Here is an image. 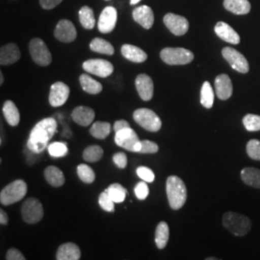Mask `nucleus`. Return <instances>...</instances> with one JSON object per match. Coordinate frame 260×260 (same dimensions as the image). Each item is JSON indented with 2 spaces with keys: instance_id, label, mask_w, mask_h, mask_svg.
Returning <instances> with one entry per match:
<instances>
[{
  "instance_id": "obj_1",
  "label": "nucleus",
  "mask_w": 260,
  "mask_h": 260,
  "mask_svg": "<svg viewBox=\"0 0 260 260\" xmlns=\"http://www.w3.org/2000/svg\"><path fill=\"white\" fill-rule=\"evenodd\" d=\"M57 130V121L53 118H46L33 127L27 141L31 152L41 153L48 147V143Z\"/></svg>"
},
{
  "instance_id": "obj_2",
  "label": "nucleus",
  "mask_w": 260,
  "mask_h": 260,
  "mask_svg": "<svg viewBox=\"0 0 260 260\" xmlns=\"http://www.w3.org/2000/svg\"><path fill=\"white\" fill-rule=\"evenodd\" d=\"M166 192H167L169 205L172 209L178 210L185 205L187 200V189L185 183L180 177L177 176H171L167 178L166 182Z\"/></svg>"
},
{
  "instance_id": "obj_3",
  "label": "nucleus",
  "mask_w": 260,
  "mask_h": 260,
  "mask_svg": "<svg viewBox=\"0 0 260 260\" xmlns=\"http://www.w3.org/2000/svg\"><path fill=\"white\" fill-rule=\"evenodd\" d=\"M223 226L236 236H244L251 231V220L241 214L226 212L223 217Z\"/></svg>"
},
{
  "instance_id": "obj_4",
  "label": "nucleus",
  "mask_w": 260,
  "mask_h": 260,
  "mask_svg": "<svg viewBox=\"0 0 260 260\" xmlns=\"http://www.w3.org/2000/svg\"><path fill=\"white\" fill-rule=\"evenodd\" d=\"M27 194V184L21 179H17L4 187L0 193V203L11 205L21 201Z\"/></svg>"
},
{
  "instance_id": "obj_5",
  "label": "nucleus",
  "mask_w": 260,
  "mask_h": 260,
  "mask_svg": "<svg viewBox=\"0 0 260 260\" xmlns=\"http://www.w3.org/2000/svg\"><path fill=\"white\" fill-rule=\"evenodd\" d=\"M160 57L168 65H187L194 60V54L183 47H166L160 52Z\"/></svg>"
},
{
  "instance_id": "obj_6",
  "label": "nucleus",
  "mask_w": 260,
  "mask_h": 260,
  "mask_svg": "<svg viewBox=\"0 0 260 260\" xmlns=\"http://www.w3.org/2000/svg\"><path fill=\"white\" fill-rule=\"evenodd\" d=\"M133 119L141 127L149 132H157L162 126V121L155 112L148 108H139L133 113Z\"/></svg>"
},
{
  "instance_id": "obj_7",
  "label": "nucleus",
  "mask_w": 260,
  "mask_h": 260,
  "mask_svg": "<svg viewBox=\"0 0 260 260\" xmlns=\"http://www.w3.org/2000/svg\"><path fill=\"white\" fill-rule=\"evenodd\" d=\"M29 52L32 60L39 66L47 67L52 61V56L46 43L40 39L34 38L29 43Z\"/></svg>"
},
{
  "instance_id": "obj_8",
  "label": "nucleus",
  "mask_w": 260,
  "mask_h": 260,
  "mask_svg": "<svg viewBox=\"0 0 260 260\" xmlns=\"http://www.w3.org/2000/svg\"><path fill=\"white\" fill-rule=\"evenodd\" d=\"M115 143L122 149L132 152H139L142 147V142L137 133L131 127H126L116 132Z\"/></svg>"
},
{
  "instance_id": "obj_9",
  "label": "nucleus",
  "mask_w": 260,
  "mask_h": 260,
  "mask_svg": "<svg viewBox=\"0 0 260 260\" xmlns=\"http://www.w3.org/2000/svg\"><path fill=\"white\" fill-rule=\"evenodd\" d=\"M21 216L25 223H37L44 217V207L36 198H29L21 206Z\"/></svg>"
},
{
  "instance_id": "obj_10",
  "label": "nucleus",
  "mask_w": 260,
  "mask_h": 260,
  "mask_svg": "<svg viewBox=\"0 0 260 260\" xmlns=\"http://www.w3.org/2000/svg\"><path fill=\"white\" fill-rule=\"evenodd\" d=\"M223 57L225 61L231 65L233 70L238 73L247 74L250 71V66L245 58V56L241 54L239 51L234 49L233 47H223L222 50Z\"/></svg>"
},
{
  "instance_id": "obj_11",
  "label": "nucleus",
  "mask_w": 260,
  "mask_h": 260,
  "mask_svg": "<svg viewBox=\"0 0 260 260\" xmlns=\"http://www.w3.org/2000/svg\"><path fill=\"white\" fill-rule=\"evenodd\" d=\"M82 68L85 72L103 78L108 77L114 72V66L104 59L87 60L84 62Z\"/></svg>"
},
{
  "instance_id": "obj_12",
  "label": "nucleus",
  "mask_w": 260,
  "mask_h": 260,
  "mask_svg": "<svg viewBox=\"0 0 260 260\" xmlns=\"http://www.w3.org/2000/svg\"><path fill=\"white\" fill-rule=\"evenodd\" d=\"M163 20L166 27L176 36H183L189 30V21L182 16L168 13Z\"/></svg>"
},
{
  "instance_id": "obj_13",
  "label": "nucleus",
  "mask_w": 260,
  "mask_h": 260,
  "mask_svg": "<svg viewBox=\"0 0 260 260\" xmlns=\"http://www.w3.org/2000/svg\"><path fill=\"white\" fill-rule=\"evenodd\" d=\"M71 93L70 87L61 81H58L50 87L48 101L52 107H60L65 104Z\"/></svg>"
},
{
  "instance_id": "obj_14",
  "label": "nucleus",
  "mask_w": 260,
  "mask_h": 260,
  "mask_svg": "<svg viewBox=\"0 0 260 260\" xmlns=\"http://www.w3.org/2000/svg\"><path fill=\"white\" fill-rule=\"evenodd\" d=\"M118 19V12L117 9L113 6H107L103 10L99 22H98V28L100 32L103 34L110 33L116 26Z\"/></svg>"
},
{
  "instance_id": "obj_15",
  "label": "nucleus",
  "mask_w": 260,
  "mask_h": 260,
  "mask_svg": "<svg viewBox=\"0 0 260 260\" xmlns=\"http://www.w3.org/2000/svg\"><path fill=\"white\" fill-rule=\"evenodd\" d=\"M54 36L62 43H72L76 39L77 32L72 21L68 19H61L56 25Z\"/></svg>"
},
{
  "instance_id": "obj_16",
  "label": "nucleus",
  "mask_w": 260,
  "mask_h": 260,
  "mask_svg": "<svg viewBox=\"0 0 260 260\" xmlns=\"http://www.w3.org/2000/svg\"><path fill=\"white\" fill-rule=\"evenodd\" d=\"M136 90L144 102H149L153 96V81L146 74H141L135 79Z\"/></svg>"
},
{
  "instance_id": "obj_17",
  "label": "nucleus",
  "mask_w": 260,
  "mask_h": 260,
  "mask_svg": "<svg viewBox=\"0 0 260 260\" xmlns=\"http://www.w3.org/2000/svg\"><path fill=\"white\" fill-rule=\"evenodd\" d=\"M215 92L221 101H226L233 95V82L229 75H220L216 77Z\"/></svg>"
},
{
  "instance_id": "obj_18",
  "label": "nucleus",
  "mask_w": 260,
  "mask_h": 260,
  "mask_svg": "<svg viewBox=\"0 0 260 260\" xmlns=\"http://www.w3.org/2000/svg\"><path fill=\"white\" fill-rule=\"evenodd\" d=\"M133 19L145 29H150L154 22V15L152 10L147 5L139 6L132 12Z\"/></svg>"
},
{
  "instance_id": "obj_19",
  "label": "nucleus",
  "mask_w": 260,
  "mask_h": 260,
  "mask_svg": "<svg viewBox=\"0 0 260 260\" xmlns=\"http://www.w3.org/2000/svg\"><path fill=\"white\" fill-rule=\"evenodd\" d=\"M215 33L224 42L232 45H238L240 43V36L231 25L223 21H219L215 25Z\"/></svg>"
},
{
  "instance_id": "obj_20",
  "label": "nucleus",
  "mask_w": 260,
  "mask_h": 260,
  "mask_svg": "<svg viewBox=\"0 0 260 260\" xmlns=\"http://www.w3.org/2000/svg\"><path fill=\"white\" fill-rule=\"evenodd\" d=\"M80 258L81 251L79 247L75 243L69 242L61 245L56 252L57 260H78Z\"/></svg>"
},
{
  "instance_id": "obj_21",
  "label": "nucleus",
  "mask_w": 260,
  "mask_h": 260,
  "mask_svg": "<svg viewBox=\"0 0 260 260\" xmlns=\"http://www.w3.org/2000/svg\"><path fill=\"white\" fill-rule=\"evenodd\" d=\"M20 58V51L16 44H7L0 49V64L12 65L18 62Z\"/></svg>"
},
{
  "instance_id": "obj_22",
  "label": "nucleus",
  "mask_w": 260,
  "mask_h": 260,
  "mask_svg": "<svg viewBox=\"0 0 260 260\" xmlns=\"http://www.w3.org/2000/svg\"><path fill=\"white\" fill-rule=\"evenodd\" d=\"M95 113L92 108L86 106H77L72 112V118L74 121L81 126H88L93 122Z\"/></svg>"
},
{
  "instance_id": "obj_23",
  "label": "nucleus",
  "mask_w": 260,
  "mask_h": 260,
  "mask_svg": "<svg viewBox=\"0 0 260 260\" xmlns=\"http://www.w3.org/2000/svg\"><path fill=\"white\" fill-rule=\"evenodd\" d=\"M121 54L133 63H143L148 59V54L140 47L132 45H123L121 47Z\"/></svg>"
},
{
  "instance_id": "obj_24",
  "label": "nucleus",
  "mask_w": 260,
  "mask_h": 260,
  "mask_svg": "<svg viewBox=\"0 0 260 260\" xmlns=\"http://www.w3.org/2000/svg\"><path fill=\"white\" fill-rule=\"evenodd\" d=\"M223 7L234 15H246L251 11L248 0H223Z\"/></svg>"
},
{
  "instance_id": "obj_25",
  "label": "nucleus",
  "mask_w": 260,
  "mask_h": 260,
  "mask_svg": "<svg viewBox=\"0 0 260 260\" xmlns=\"http://www.w3.org/2000/svg\"><path fill=\"white\" fill-rule=\"evenodd\" d=\"M2 112L5 120L10 125L17 126L19 124L20 121V114L18 107L12 101H6L4 103L2 107Z\"/></svg>"
},
{
  "instance_id": "obj_26",
  "label": "nucleus",
  "mask_w": 260,
  "mask_h": 260,
  "mask_svg": "<svg viewBox=\"0 0 260 260\" xmlns=\"http://www.w3.org/2000/svg\"><path fill=\"white\" fill-rule=\"evenodd\" d=\"M44 175L48 184H50L52 187H61L65 183V176L63 172L58 167L48 166L46 168Z\"/></svg>"
},
{
  "instance_id": "obj_27",
  "label": "nucleus",
  "mask_w": 260,
  "mask_h": 260,
  "mask_svg": "<svg viewBox=\"0 0 260 260\" xmlns=\"http://www.w3.org/2000/svg\"><path fill=\"white\" fill-rule=\"evenodd\" d=\"M241 178L247 185L260 188V170L256 168H245L241 171Z\"/></svg>"
},
{
  "instance_id": "obj_28",
  "label": "nucleus",
  "mask_w": 260,
  "mask_h": 260,
  "mask_svg": "<svg viewBox=\"0 0 260 260\" xmlns=\"http://www.w3.org/2000/svg\"><path fill=\"white\" fill-rule=\"evenodd\" d=\"M79 82L86 93L98 94L103 91V85L86 74L80 75Z\"/></svg>"
},
{
  "instance_id": "obj_29",
  "label": "nucleus",
  "mask_w": 260,
  "mask_h": 260,
  "mask_svg": "<svg viewBox=\"0 0 260 260\" xmlns=\"http://www.w3.org/2000/svg\"><path fill=\"white\" fill-rule=\"evenodd\" d=\"M170 237V230L166 222H160L155 230V244L159 250H163L167 246Z\"/></svg>"
},
{
  "instance_id": "obj_30",
  "label": "nucleus",
  "mask_w": 260,
  "mask_h": 260,
  "mask_svg": "<svg viewBox=\"0 0 260 260\" xmlns=\"http://www.w3.org/2000/svg\"><path fill=\"white\" fill-rule=\"evenodd\" d=\"M90 48L94 52L105 54V55H113L115 52L114 47L111 44L102 38H94L90 43Z\"/></svg>"
},
{
  "instance_id": "obj_31",
  "label": "nucleus",
  "mask_w": 260,
  "mask_h": 260,
  "mask_svg": "<svg viewBox=\"0 0 260 260\" xmlns=\"http://www.w3.org/2000/svg\"><path fill=\"white\" fill-rule=\"evenodd\" d=\"M111 132V124L106 121H95L90 128L91 135L96 139L104 140Z\"/></svg>"
},
{
  "instance_id": "obj_32",
  "label": "nucleus",
  "mask_w": 260,
  "mask_h": 260,
  "mask_svg": "<svg viewBox=\"0 0 260 260\" xmlns=\"http://www.w3.org/2000/svg\"><path fill=\"white\" fill-rule=\"evenodd\" d=\"M79 20L81 25L85 29H93L95 25V19L93 15V11L89 6H83L79 10Z\"/></svg>"
},
{
  "instance_id": "obj_33",
  "label": "nucleus",
  "mask_w": 260,
  "mask_h": 260,
  "mask_svg": "<svg viewBox=\"0 0 260 260\" xmlns=\"http://www.w3.org/2000/svg\"><path fill=\"white\" fill-rule=\"evenodd\" d=\"M201 103L205 108H207V109H210L213 106V89H212L211 84L209 83L208 81H205V83L203 84V87L201 90Z\"/></svg>"
},
{
  "instance_id": "obj_34",
  "label": "nucleus",
  "mask_w": 260,
  "mask_h": 260,
  "mask_svg": "<svg viewBox=\"0 0 260 260\" xmlns=\"http://www.w3.org/2000/svg\"><path fill=\"white\" fill-rule=\"evenodd\" d=\"M105 191L109 194L115 203L119 204L122 203L125 200L126 195H128V191L119 183H113Z\"/></svg>"
},
{
  "instance_id": "obj_35",
  "label": "nucleus",
  "mask_w": 260,
  "mask_h": 260,
  "mask_svg": "<svg viewBox=\"0 0 260 260\" xmlns=\"http://www.w3.org/2000/svg\"><path fill=\"white\" fill-rule=\"evenodd\" d=\"M103 149L101 146L93 145L84 149L83 159L87 162H98L103 158Z\"/></svg>"
},
{
  "instance_id": "obj_36",
  "label": "nucleus",
  "mask_w": 260,
  "mask_h": 260,
  "mask_svg": "<svg viewBox=\"0 0 260 260\" xmlns=\"http://www.w3.org/2000/svg\"><path fill=\"white\" fill-rule=\"evenodd\" d=\"M77 175L84 183H88V184L93 183L95 179V174H94L93 169L86 164L78 165Z\"/></svg>"
},
{
  "instance_id": "obj_37",
  "label": "nucleus",
  "mask_w": 260,
  "mask_h": 260,
  "mask_svg": "<svg viewBox=\"0 0 260 260\" xmlns=\"http://www.w3.org/2000/svg\"><path fill=\"white\" fill-rule=\"evenodd\" d=\"M47 150L52 157H63L68 154L67 144L62 142L51 143L50 145H48Z\"/></svg>"
},
{
  "instance_id": "obj_38",
  "label": "nucleus",
  "mask_w": 260,
  "mask_h": 260,
  "mask_svg": "<svg viewBox=\"0 0 260 260\" xmlns=\"http://www.w3.org/2000/svg\"><path fill=\"white\" fill-rule=\"evenodd\" d=\"M243 123L248 131H259L260 116L248 114L243 118Z\"/></svg>"
},
{
  "instance_id": "obj_39",
  "label": "nucleus",
  "mask_w": 260,
  "mask_h": 260,
  "mask_svg": "<svg viewBox=\"0 0 260 260\" xmlns=\"http://www.w3.org/2000/svg\"><path fill=\"white\" fill-rule=\"evenodd\" d=\"M99 204L103 210L107 212H114L115 211V202L112 200L109 194L104 191L99 197Z\"/></svg>"
},
{
  "instance_id": "obj_40",
  "label": "nucleus",
  "mask_w": 260,
  "mask_h": 260,
  "mask_svg": "<svg viewBox=\"0 0 260 260\" xmlns=\"http://www.w3.org/2000/svg\"><path fill=\"white\" fill-rule=\"evenodd\" d=\"M247 153L248 155L253 159L260 161V141L259 140L252 139L248 142L247 144Z\"/></svg>"
},
{
  "instance_id": "obj_41",
  "label": "nucleus",
  "mask_w": 260,
  "mask_h": 260,
  "mask_svg": "<svg viewBox=\"0 0 260 260\" xmlns=\"http://www.w3.org/2000/svg\"><path fill=\"white\" fill-rule=\"evenodd\" d=\"M136 173L138 175V177L143 179L144 181L146 182H149L151 183L154 181V178L155 176L153 174V172L148 167H145V166H141V167L137 168L136 170Z\"/></svg>"
},
{
  "instance_id": "obj_42",
  "label": "nucleus",
  "mask_w": 260,
  "mask_h": 260,
  "mask_svg": "<svg viewBox=\"0 0 260 260\" xmlns=\"http://www.w3.org/2000/svg\"><path fill=\"white\" fill-rule=\"evenodd\" d=\"M134 192H135V195L137 197V199H139L141 201L146 200L149 193V187L147 185L146 181L143 180V181L138 182L134 188Z\"/></svg>"
},
{
  "instance_id": "obj_43",
  "label": "nucleus",
  "mask_w": 260,
  "mask_h": 260,
  "mask_svg": "<svg viewBox=\"0 0 260 260\" xmlns=\"http://www.w3.org/2000/svg\"><path fill=\"white\" fill-rule=\"evenodd\" d=\"M142 142V147L139 150V153H156L159 149L157 144L149 141V140H143Z\"/></svg>"
},
{
  "instance_id": "obj_44",
  "label": "nucleus",
  "mask_w": 260,
  "mask_h": 260,
  "mask_svg": "<svg viewBox=\"0 0 260 260\" xmlns=\"http://www.w3.org/2000/svg\"><path fill=\"white\" fill-rule=\"evenodd\" d=\"M113 161L120 169H124L127 165V156L123 152H118L113 155Z\"/></svg>"
},
{
  "instance_id": "obj_45",
  "label": "nucleus",
  "mask_w": 260,
  "mask_h": 260,
  "mask_svg": "<svg viewBox=\"0 0 260 260\" xmlns=\"http://www.w3.org/2000/svg\"><path fill=\"white\" fill-rule=\"evenodd\" d=\"M6 259L7 260H25L26 257L20 252V251L16 249L12 248L6 253Z\"/></svg>"
},
{
  "instance_id": "obj_46",
  "label": "nucleus",
  "mask_w": 260,
  "mask_h": 260,
  "mask_svg": "<svg viewBox=\"0 0 260 260\" xmlns=\"http://www.w3.org/2000/svg\"><path fill=\"white\" fill-rule=\"evenodd\" d=\"M63 0H40L42 8L45 10H51L58 6Z\"/></svg>"
},
{
  "instance_id": "obj_47",
  "label": "nucleus",
  "mask_w": 260,
  "mask_h": 260,
  "mask_svg": "<svg viewBox=\"0 0 260 260\" xmlns=\"http://www.w3.org/2000/svg\"><path fill=\"white\" fill-rule=\"evenodd\" d=\"M126 127H130L128 121H124V120H119L114 123V131L118 132L120 130L126 128Z\"/></svg>"
},
{
  "instance_id": "obj_48",
  "label": "nucleus",
  "mask_w": 260,
  "mask_h": 260,
  "mask_svg": "<svg viewBox=\"0 0 260 260\" xmlns=\"http://www.w3.org/2000/svg\"><path fill=\"white\" fill-rule=\"evenodd\" d=\"M9 222V218H8V215L4 211V210H0V223L2 225H6Z\"/></svg>"
},
{
  "instance_id": "obj_49",
  "label": "nucleus",
  "mask_w": 260,
  "mask_h": 260,
  "mask_svg": "<svg viewBox=\"0 0 260 260\" xmlns=\"http://www.w3.org/2000/svg\"><path fill=\"white\" fill-rule=\"evenodd\" d=\"M141 0H130V4L131 5H135V4H138Z\"/></svg>"
},
{
  "instance_id": "obj_50",
  "label": "nucleus",
  "mask_w": 260,
  "mask_h": 260,
  "mask_svg": "<svg viewBox=\"0 0 260 260\" xmlns=\"http://www.w3.org/2000/svg\"><path fill=\"white\" fill-rule=\"evenodd\" d=\"M3 82H4V76H3L2 73H0V85H2Z\"/></svg>"
},
{
  "instance_id": "obj_51",
  "label": "nucleus",
  "mask_w": 260,
  "mask_h": 260,
  "mask_svg": "<svg viewBox=\"0 0 260 260\" xmlns=\"http://www.w3.org/2000/svg\"><path fill=\"white\" fill-rule=\"evenodd\" d=\"M216 258H214V257H209V258H207V260H215Z\"/></svg>"
},
{
  "instance_id": "obj_52",
  "label": "nucleus",
  "mask_w": 260,
  "mask_h": 260,
  "mask_svg": "<svg viewBox=\"0 0 260 260\" xmlns=\"http://www.w3.org/2000/svg\"><path fill=\"white\" fill-rule=\"evenodd\" d=\"M106 1H109V0H106Z\"/></svg>"
}]
</instances>
